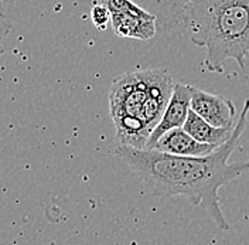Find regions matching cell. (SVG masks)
Returning <instances> with one entry per match:
<instances>
[{"label": "cell", "mask_w": 249, "mask_h": 245, "mask_svg": "<svg viewBox=\"0 0 249 245\" xmlns=\"http://www.w3.org/2000/svg\"><path fill=\"white\" fill-rule=\"evenodd\" d=\"M249 99L236 118L230 140L207 156H177L155 149L119 145L115 153L132 169L157 197L184 196L193 206L202 207L221 230L230 223L219 206V188L249 171V160L230 163L248 126Z\"/></svg>", "instance_id": "cell-1"}, {"label": "cell", "mask_w": 249, "mask_h": 245, "mask_svg": "<svg viewBox=\"0 0 249 245\" xmlns=\"http://www.w3.org/2000/svg\"><path fill=\"white\" fill-rule=\"evenodd\" d=\"M167 70H133L113 79L109 112L121 145L144 149L173 92Z\"/></svg>", "instance_id": "cell-2"}, {"label": "cell", "mask_w": 249, "mask_h": 245, "mask_svg": "<svg viewBox=\"0 0 249 245\" xmlns=\"http://www.w3.org/2000/svg\"><path fill=\"white\" fill-rule=\"evenodd\" d=\"M190 40L207 51L204 67L222 74L233 60L245 68L249 56V0H196L186 10Z\"/></svg>", "instance_id": "cell-3"}, {"label": "cell", "mask_w": 249, "mask_h": 245, "mask_svg": "<svg viewBox=\"0 0 249 245\" xmlns=\"http://www.w3.org/2000/svg\"><path fill=\"white\" fill-rule=\"evenodd\" d=\"M191 94H193V85L181 84V82L174 84L167 107L161 115V119L153 129L144 149H152L156 142L166 132L171 129L183 128L188 116V112L191 109Z\"/></svg>", "instance_id": "cell-4"}, {"label": "cell", "mask_w": 249, "mask_h": 245, "mask_svg": "<svg viewBox=\"0 0 249 245\" xmlns=\"http://www.w3.org/2000/svg\"><path fill=\"white\" fill-rule=\"evenodd\" d=\"M191 111L217 128H233L238 113L231 99L193 87Z\"/></svg>", "instance_id": "cell-5"}, {"label": "cell", "mask_w": 249, "mask_h": 245, "mask_svg": "<svg viewBox=\"0 0 249 245\" xmlns=\"http://www.w3.org/2000/svg\"><path fill=\"white\" fill-rule=\"evenodd\" d=\"M156 17L157 33L170 34L184 27L187 7L196 0H132Z\"/></svg>", "instance_id": "cell-6"}, {"label": "cell", "mask_w": 249, "mask_h": 245, "mask_svg": "<svg viewBox=\"0 0 249 245\" xmlns=\"http://www.w3.org/2000/svg\"><path fill=\"white\" fill-rule=\"evenodd\" d=\"M110 26L116 36L136 40H150L157 34V21L146 10L139 13H110Z\"/></svg>", "instance_id": "cell-7"}, {"label": "cell", "mask_w": 249, "mask_h": 245, "mask_svg": "<svg viewBox=\"0 0 249 245\" xmlns=\"http://www.w3.org/2000/svg\"><path fill=\"white\" fill-rule=\"evenodd\" d=\"M217 148L214 145L201 143L187 133L183 128H177L161 135L152 149L177 156H207L213 153Z\"/></svg>", "instance_id": "cell-8"}, {"label": "cell", "mask_w": 249, "mask_h": 245, "mask_svg": "<svg viewBox=\"0 0 249 245\" xmlns=\"http://www.w3.org/2000/svg\"><path fill=\"white\" fill-rule=\"evenodd\" d=\"M183 129L187 133H190L194 139H197L201 143H208L214 146H221L227 140H230L233 132V128H217L211 123L204 121L201 116H198L194 111L190 109L186 122L183 125Z\"/></svg>", "instance_id": "cell-9"}, {"label": "cell", "mask_w": 249, "mask_h": 245, "mask_svg": "<svg viewBox=\"0 0 249 245\" xmlns=\"http://www.w3.org/2000/svg\"><path fill=\"white\" fill-rule=\"evenodd\" d=\"M93 24L96 29L99 30H105L110 24V12L101 3V4H95L91 12Z\"/></svg>", "instance_id": "cell-10"}, {"label": "cell", "mask_w": 249, "mask_h": 245, "mask_svg": "<svg viewBox=\"0 0 249 245\" xmlns=\"http://www.w3.org/2000/svg\"><path fill=\"white\" fill-rule=\"evenodd\" d=\"M10 31H12V24L7 21V19L4 17V15H3L1 10H0V56L4 53L3 41H4V38L10 34Z\"/></svg>", "instance_id": "cell-11"}]
</instances>
